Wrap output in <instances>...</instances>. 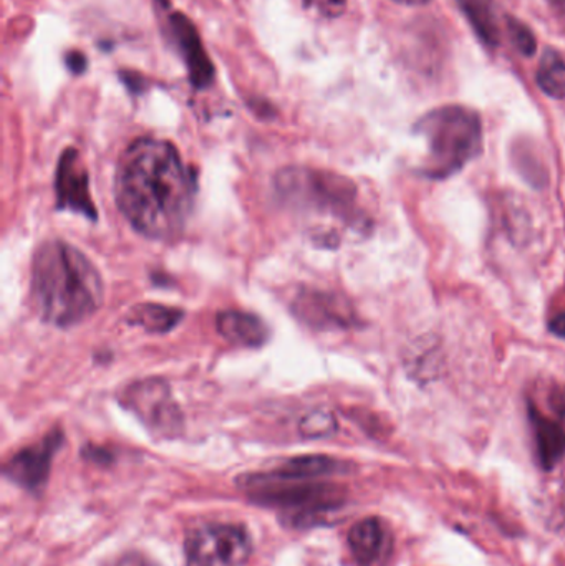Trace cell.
<instances>
[{
  "label": "cell",
  "mask_w": 565,
  "mask_h": 566,
  "mask_svg": "<svg viewBox=\"0 0 565 566\" xmlns=\"http://www.w3.org/2000/svg\"><path fill=\"white\" fill-rule=\"evenodd\" d=\"M195 195V176L171 143L138 138L119 156L116 205L138 234L153 241H171L181 234Z\"/></svg>",
  "instance_id": "1"
},
{
  "label": "cell",
  "mask_w": 565,
  "mask_h": 566,
  "mask_svg": "<svg viewBox=\"0 0 565 566\" xmlns=\"http://www.w3.org/2000/svg\"><path fill=\"white\" fill-rule=\"evenodd\" d=\"M30 286L33 305L43 322L60 328L92 318L105 298L98 269L80 249L59 239L36 249Z\"/></svg>",
  "instance_id": "2"
},
{
  "label": "cell",
  "mask_w": 565,
  "mask_h": 566,
  "mask_svg": "<svg viewBox=\"0 0 565 566\" xmlns=\"http://www.w3.org/2000/svg\"><path fill=\"white\" fill-rule=\"evenodd\" d=\"M427 143L425 176L447 179L473 161L483 148V125L473 109L441 106L427 113L415 126Z\"/></svg>",
  "instance_id": "3"
},
{
  "label": "cell",
  "mask_w": 565,
  "mask_h": 566,
  "mask_svg": "<svg viewBox=\"0 0 565 566\" xmlns=\"http://www.w3.org/2000/svg\"><path fill=\"white\" fill-rule=\"evenodd\" d=\"M275 192L289 208L347 219L352 216L357 188L350 179L311 168H284L275 175Z\"/></svg>",
  "instance_id": "4"
},
{
  "label": "cell",
  "mask_w": 565,
  "mask_h": 566,
  "mask_svg": "<svg viewBox=\"0 0 565 566\" xmlns=\"http://www.w3.org/2000/svg\"><path fill=\"white\" fill-rule=\"evenodd\" d=\"M251 497L262 504L281 507L294 518V524L305 525L311 518L324 517L344 504L338 488L315 484L307 479H279L269 474L251 475L245 482Z\"/></svg>",
  "instance_id": "5"
},
{
  "label": "cell",
  "mask_w": 565,
  "mask_h": 566,
  "mask_svg": "<svg viewBox=\"0 0 565 566\" xmlns=\"http://www.w3.org/2000/svg\"><path fill=\"white\" fill-rule=\"evenodd\" d=\"M251 552V537L239 525H201L185 542L186 566H241Z\"/></svg>",
  "instance_id": "6"
},
{
  "label": "cell",
  "mask_w": 565,
  "mask_h": 566,
  "mask_svg": "<svg viewBox=\"0 0 565 566\" xmlns=\"http://www.w3.org/2000/svg\"><path fill=\"white\" fill-rule=\"evenodd\" d=\"M119 402L156 434L172 438L182 429V412L168 382L159 378L132 382L119 392Z\"/></svg>",
  "instance_id": "7"
},
{
  "label": "cell",
  "mask_w": 565,
  "mask_h": 566,
  "mask_svg": "<svg viewBox=\"0 0 565 566\" xmlns=\"http://www.w3.org/2000/svg\"><path fill=\"white\" fill-rule=\"evenodd\" d=\"M291 308L301 322L315 329L348 328L357 323L347 300L322 290L302 289L295 293Z\"/></svg>",
  "instance_id": "8"
},
{
  "label": "cell",
  "mask_w": 565,
  "mask_h": 566,
  "mask_svg": "<svg viewBox=\"0 0 565 566\" xmlns=\"http://www.w3.org/2000/svg\"><path fill=\"white\" fill-rule=\"evenodd\" d=\"M62 442L63 434L55 429L42 441L12 455L3 468V474L25 491L39 492L49 479L53 455Z\"/></svg>",
  "instance_id": "9"
},
{
  "label": "cell",
  "mask_w": 565,
  "mask_h": 566,
  "mask_svg": "<svg viewBox=\"0 0 565 566\" xmlns=\"http://www.w3.org/2000/svg\"><path fill=\"white\" fill-rule=\"evenodd\" d=\"M56 206L96 221L95 202L90 195V178L80 153L69 148L63 151L55 175Z\"/></svg>",
  "instance_id": "10"
},
{
  "label": "cell",
  "mask_w": 565,
  "mask_h": 566,
  "mask_svg": "<svg viewBox=\"0 0 565 566\" xmlns=\"http://www.w3.org/2000/svg\"><path fill=\"white\" fill-rule=\"evenodd\" d=\"M169 27H171L179 50L185 55L192 85L199 90L208 88L215 80V65L202 46L198 30L195 29L188 17L179 12H172L169 15Z\"/></svg>",
  "instance_id": "11"
},
{
  "label": "cell",
  "mask_w": 565,
  "mask_h": 566,
  "mask_svg": "<svg viewBox=\"0 0 565 566\" xmlns=\"http://www.w3.org/2000/svg\"><path fill=\"white\" fill-rule=\"evenodd\" d=\"M216 326L226 339L245 348H259L269 338L268 325L258 315L241 310L219 313Z\"/></svg>",
  "instance_id": "12"
},
{
  "label": "cell",
  "mask_w": 565,
  "mask_h": 566,
  "mask_svg": "<svg viewBox=\"0 0 565 566\" xmlns=\"http://www.w3.org/2000/svg\"><path fill=\"white\" fill-rule=\"evenodd\" d=\"M385 545V531L377 518H365L352 527L348 547L355 562L360 566H372L380 558Z\"/></svg>",
  "instance_id": "13"
},
{
  "label": "cell",
  "mask_w": 565,
  "mask_h": 566,
  "mask_svg": "<svg viewBox=\"0 0 565 566\" xmlns=\"http://www.w3.org/2000/svg\"><path fill=\"white\" fill-rule=\"evenodd\" d=\"M534 434H536L537 454L541 464L546 469H553L565 455V431L559 422L546 418L540 411H531Z\"/></svg>",
  "instance_id": "14"
},
{
  "label": "cell",
  "mask_w": 565,
  "mask_h": 566,
  "mask_svg": "<svg viewBox=\"0 0 565 566\" xmlns=\"http://www.w3.org/2000/svg\"><path fill=\"white\" fill-rule=\"evenodd\" d=\"M342 471H345V464L337 459L327 458V455H302V458L291 459L268 474L279 479L314 481V479L337 474Z\"/></svg>",
  "instance_id": "15"
},
{
  "label": "cell",
  "mask_w": 565,
  "mask_h": 566,
  "mask_svg": "<svg viewBox=\"0 0 565 566\" xmlns=\"http://www.w3.org/2000/svg\"><path fill=\"white\" fill-rule=\"evenodd\" d=\"M185 312L175 306L158 305V303H139L129 308L126 319L129 325L142 326L148 333L171 332L181 322Z\"/></svg>",
  "instance_id": "16"
},
{
  "label": "cell",
  "mask_w": 565,
  "mask_h": 566,
  "mask_svg": "<svg viewBox=\"0 0 565 566\" xmlns=\"http://www.w3.org/2000/svg\"><path fill=\"white\" fill-rule=\"evenodd\" d=\"M458 3L481 42L490 49H494L500 43V30H498L496 17H494L491 3L488 0H458Z\"/></svg>",
  "instance_id": "17"
},
{
  "label": "cell",
  "mask_w": 565,
  "mask_h": 566,
  "mask_svg": "<svg viewBox=\"0 0 565 566\" xmlns=\"http://www.w3.org/2000/svg\"><path fill=\"white\" fill-rule=\"evenodd\" d=\"M540 88L551 98H565V59L556 50H546L536 73Z\"/></svg>",
  "instance_id": "18"
},
{
  "label": "cell",
  "mask_w": 565,
  "mask_h": 566,
  "mask_svg": "<svg viewBox=\"0 0 565 566\" xmlns=\"http://www.w3.org/2000/svg\"><path fill=\"white\" fill-rule=\"evenodd\" d=\"M337 429L334 415L327 411H315L305 416L301 424V432L307 438H324Z\"/></svg>",
  "instance_id": "19"
},
{
  "label": "cell",
  "mask_w": 565,
  "mask_h": 566,
  "mask_svg": "<svg viewBox=\"0 0 565 566\" xmlns=\"http://www.w3.org/2000/svg\"><path fill=\"white\" fill-rule=\"evenodd\" d=\"M508 30H510L511 40L514 46L520 50L523 55L533 56L536 53L537 42L533 30L526 23L516 19H508Z\"/></svg>",
  "instance_id": "20"
},
{
  "label": "cell",
  "mask_w": 565,
  "mask_h": 566,
  "mask_svg": "<svg viewBox=\"0 0 565 566\" xmlns=\"http://www.w3.org/2000/svg\"><path fill=\"white\" fill-rule=\"evenodd\" d=\"M305 9L317 15L325 17V19H335L344 13L347 7V0H302Z\"/></svg>",
  "instance_id": "21"
},
{
  "label": "cell",
  "mask_w": 565,
  "mask_h": 566,
  "mask_svg": "<svg viewBox=\"0 0 565 566\" xmlns=\"http://www.w3.org/2000/svg\"><path fill=\"white\" fill-rule=\"evenodd\" d=\"M66 66H69L70 72L75 73V75H80V73L85 72L86 66H88V60L83 55L82 52H73L66 53L65 56Z\"/></svg>",
  "instance_id": "22"
},
{
  "label": "cell",
  "mask_w": 565,
  "mask_h": 566,
  "mask_svg": "<svg viewBox=\"0 0 565 566\" xmlns=\"http://www.w3.org/2000/svg\"><path fill=\"white\" fill-rule=\"evenodd\" d=\"M109 566H158L142 554H126Z\"/></svg>",
  "instance_id": "23"
},
{
  "label": "cell",
  "mask_w": 565,
  "mask_h": 566,
  "mask_svg": "<svg viewBox=\"0 0 565 566\" xmlns=\"http://www.w3.org/2000/svg\"><path fill=\"white\" fill-rule=\"evenodd\" d=\"M122 80L132 92L139 93L145 88V80H143V76L136 75V73L122 72Z\"/></svg>",
  "instance_id": "24"
},
{
  "label": "cell",
  "mask_w": 565,
  "mask_h": 566,
  "mask_svg": "<svg viewBox=\"0 0 565 566\" xmlns=\"http://www.w3.org/2000/svg\"><path fill=\"white\" fill-rule=\"evenodd\" d=\"M550 329L554 335L565 339V312L554 316L550 322Z\"/></svg>",
  "instance_id": "25"
},
{
  "label": "cell",
  "mask_w": 565,
  "mask_h": 566,
  "mask_svg": "<svg viewBox=\"0 0 565 566\" xmlns=\"http://www.w3.org/2000/svg\"><path fill=\"white\" fill-rule=\"evenodd\" d=\"M395 2L404 3V6H425L430 0H395Z\"/></svg>",
  "instance_id": "26"
},
{
  "label": "cell",
  "mask_w": 565,
  "mask_h": 566,
  "mask_svg": "<svg viewBox=\"0 0 565 566\" xmlns=\"http://www.w3.org/2000/svg\"><path fill=\"white\" fill-rule=\"evenodd\" d=\"M551 3H554V6H561V3L564 2V0H550Z\"/></svg>",
  "instance_id": "27"
}]
</instances>
